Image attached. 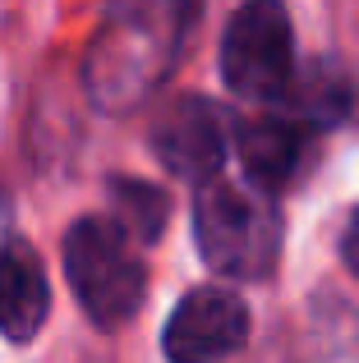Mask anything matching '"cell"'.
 <instances>
[{
  "mask_svg": "<svg viewBox=\"0 0 359 363\" xmlns=\"http://www.w3.org/2000/svg\"><path fill=\"white\" fill-rule=\"evenodd\" d=\"M194 240L203 262L226 281H263L281 253V212L253 184L207 179L194 198Z\"/></svg>",
  "mask_w": 359,
  "mask_h": 363,
  "instance_id": "cell-1",
  "label": "cell"
},
{
  "mask_svg": "<svg viewBox=\"0 0 359 363\" xmlns=\"http://www.w3.org/2000/svg\"><path fill=\"white\" fill-rule=\"evenodd\" d=\"M65 276L79 308L101 331H116L143 308L148 272L129 235L106 216H83L65 235Z\"/></svg>",
  "mask_w": 359,
  "mask_h": 363,
  "instance_id": "cell-2",
  "label": "cell"
},
{
  "mask_svg": "<svg viewBox=\"0 0 359 363\" xmlns=\"http://www.w3.org/2000/svg\"><path fill=\"white\" fill-rule=\"evenodd\" d=\"M221 79L235 97L277 101L295 79V33L286 0H244L221 37Z\"/></svg>",
  "mask_w": 359,
  "mask_h": 363,
  "instance_id": "cell-3",
  "label": "cell"
},
{
  "mask_svg": "<svg viewBox=\"0 0 359 363\" xmlns=\"http://www.w3.org/2000/svg\"><path fill=\"white\" fill-rule=\"evenodd\" d=\"M249 340V308L235 290L203 285L189 290L166 318L162 350L171 363H221Z\"/></svg>",
  "mask_w": 359,
  "mask_h": 363,
  "instance_id": "cell-4",
  "label": "cell"
},
{
  "mask_svg": "<svg viewBox=\"0 0 359 363\" xmlns=\"http://www.w3.org/2000/svg\"><path fill=\"white\" fill-rule=\"evenodd\" d=\"M153 152L171 175L207 184L226 161V124L207 97H180L153 124Z\"/></svg>",
  "mask_w": 359,
  "mask_h": 363,
  "instance_id": "cell-5",
  "label": "cell"
},
{
  "mask_svg": "<svg viewBox=\"0 0 359 363\" xmlns=\"http://www.w3.org/2000/svg\"><path fill=\"white\" fill-rule=\"evenodd\" d=\"M51 313V285L37 248L28 240L0 244V336L28 345Z\"/></svg>",
  "mask_w": 359,
  "mask_h": 363,
  "instance_id": "cell-6",
  "label": "cell"
},
{
  "mask_svg": "<svg viewBox=\"0 0 359 363\" xmlns=\"http://www.w3.org/2000/svg\"><path fill=\"white\" fill-rule=\"evenodd\" d=\"M235 152H240L244 179L263 194H277L290 184L304 157V129L286 116H258L235 129Z\"/></svg>",
  "mask_w": 359,
  "mask_h": 363,
  "instance_id": "cell-7",
  "label": "cell"
},
{
  "mask_svg": "<svg viewBox=\"0 0 359 363\" xmlns=\"http://www.w3.org/2000/svg\"><path fill=\"white\" fill-rule=\"evenodd\" d=\"M286 101L304 120H314V124H336V120L350 116L355 83H350V74H346L336 60H309L304 74H299V79H290Z\"/></svg>",
  "mask_w": 359,
  "mask_h": 363,
  "instance_id": "cell-8",
  "label": "cell"
},
{
  "mask_svg": "<svg viewBox=\"0 0 359 363\" xmlns=\"http://www.w3.org/2000/svg\"><path fill=\"white\" fill-rule=\"evenodd\" d=\"M111 203H116V225L138 244H153L162 235L166 216H171V198L162 189L143 184V179H116L111 184Z\"/></svg>",
  "mask_w": 359,
  "mask_h": 363,
  "instance_id": "cell-9",
  "label": "cell"
},
{
  "mask_svg": "<svg viewBox=\"0 0 359 363\" xmlns=\"http://www.w3.org/2000/svg\"><path fill=\"white\" fill-rule=\"evenodd\" d=\"M341 257H346V267L359 276V212L350 216V225H346V240H341Z\"/></svg>",
  "mask_w": 359,
  "mask_h": 363,
  "instance_id": "cell-10",
  "label": "cell"
}]
</instances>
